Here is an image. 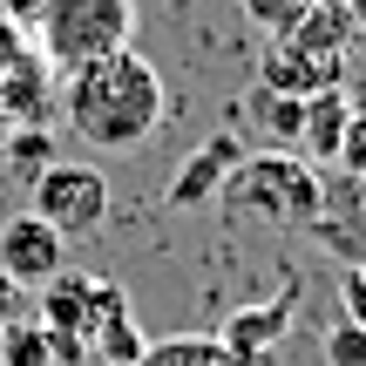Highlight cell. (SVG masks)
I'll use <instances>...</instances> for the list:
<instances>
[{
  "label": "cell",
  "instance_id": "cell-1",
  "mask_svg": "<svg viewBox=\"0 0 366 366\" xmlns=\"http://www.w3.org/2000/svg\"><path fill=\"white\" fill-rule=\"evenodd\" d=\"M54 116L95 157H143L157 143V129L170 122V81H163V68L149 54L122 48L109 61H89L75 75H61Z\"/></svg>",
  "mask_w": 366,
  "mask_h": 366
},
{
  "label": "cell",
  "instance_id": "cell-2",
  "mask_svg": "<svg viewBox=\"0 0 366 366\" xmlns=\"http://www.w3.org/2000/svg\"><path fill=\"white\" fill-rule=\"evenodd\" d=\"M34 326L48 340L54 366H136V353H143V332L129 319L122 285L116 278H89L75 264L54 285H41Z\"/></svg>",
  "mask_w": 366,
  "mask_h": 366
},
{
  "label": "cell",
  "instance_id": "cell-3",
  "mask_svg": "<svg viewBox=\"0 0 366 366\" xmlns=\"http://www.w3.org/2000/svg\"><path fill=\"white\" fill-rule=\"evenodd\" d=\"M353 21H346L340 0H326V7H312L305 21H292L285 34L264 41V61H258V81L278 95H292V102H305V95H326V89H346V75H353Z\"/></svg>",
  "mask_w": 366,
  "mask_h": 366
},
{
  "label": "cell",
  "instance_id": "cell-4",
  "mask_svg": "<svg viewBox=\"0 0 366 366\" xmlns=\"http://www.w3.org/2000/svg\"><path fill=\"white\" fill-rule=\"evenodd\" d=\"M27 48L54 68L75 75L89 61L136 48V0H34L27 14Z\"/></svg>",
  "mask_w": 366,
  "mask_h": 366
},
{
  "label": "cell",
  "instance_id": "cell-5",
  "mask_svg": "<svg viewBox=\"0 0 366 366\" xmlns=\"http://www.w3.org/2000/svg\"><path fill=\"white\" fill-rule=\"evenodd\" d=\"M224 204L258 217V224H272V231L319 224V210H326V177H319L312 163H299L292 149H251V157L237 163Z\"/></svg>",
  "mask_w": 366,
  "mask_h": 366
},
{
  "label": "cell",
  "instance_id": "cell-6",
  "mask_svg": "<svg viewBox=\"0 0 366 366\" xmlns=\"http://www.w3.org/2000/svg\"><path fill=\"white\" fill-rule=\"evenodd\" d=\"M27 204H34V217L48 224V231H61L68 244H75V237H95L109 224L116 190H109V177L95 170V163H48V170L34 177V190H27Z\"/></svg>",
  "mask_w": 366,
  "mask_h": 366
},
{
  "label": "cell",
  "instance_id": "cell-7",
  "mask_svg": "<svg viewBox=\"0 0 366 366\" xmlns=\"http://www.w3.org/2000/svg\"><path fill=\"white\" fill-rule=\"evenodd\" d=\"M61 272H68V237L61 231H48L34 210H21V217L0 224V278H7V285L41 292V285H54Z\"/></svg>",
  "mask_w": 366,
  "mask_h": 366
},
{
  "label": "cell",
  "instance_id": "cell-8",
  "mask_svg": "<svg viewBox=\"0 0 366 366\" xmlns=\"http://www.w3.org/2000/svg\"><path fill=\"white\" fill-rule=\"evenodd\" d=\"M251 149H244V136L237 129H217V136H204V143L190 149V163L170 177V210H204V204H224V190H231V177H237V163H244Z\"/></svg>",
  "mask_w": 366,
  "mask_h": 366
},
{
  "label": "cell",
  "instance_id": "cell-9",
  "mask_svg": "<svg viewBox=\"0 0 366 366\" xmlns=\"http://www.w3.org/2000/svg\"><path fill=\"white\" fill-rule=\"evenodd\" d=\"M299 116H305V102L264 89V81H251V89L237 95V122L231 129L244 136V149H292L299 143Z\"/></svg>",
  "mask_w": 366,
  "mask_h": 366
},
{
  "label": "cell",
  "instance_id": "cell-10",
  "mask_svg": "<svg viewBox=\"0 0 366 366\" xmlns=\"http://www.w3.org/2000/svg\"><path fill=\"white\" fill-rule=\"evenodd\" d=\"M54 95H61V75H54L41 54H27V61H14L7 75H0V129H41V122L54 116Z\"/></svg>",
  "mask_w": 366,
  "mask_h": 366
},
{
  "label": "cell",
  "instance_id": "cell-11",
  "mask_svg": "<svg viewBox=\"0 0 366 366\" xmlns=\"http://www.w3.org/2000/svg\"><path fill=\"white\" fill-rule=\"evenodd\" d=\"M346 109H353V89H326V95H305V116H299V143L292 157L312 163V170H332L346 143Z\"/></svg>",
  "mask_w": 366,
  "mask_h": 366
},
{
  "label": "cell",
  "instance_id": "cell-12",
  "mask_svg": "<svg viewBox=\"0 0 366 366\" xmlns=\"http://www.w3.org/2000/svg\"><path fill=\"white\" fill-rule=\"evenodd\" d=\"M285 332H292V299H272V305H244V312H231L217 340L231 346L237 366H264Z\"/></svg>",
  "mask_w": 366,
  "mask_h": 366
},
{
  "label": "cell",
  "instance_id": "cell-13",
  "mask_svg": "<svg viewBox=\"0 0 366 366\" xmlns=\"http://www.w3.org/2000/svg\"><path fill=\"white\" fill-rule=\"evenodd\" d=\"M136 366H237L231 346L217 332H177V340H157L136 353Z\"/></svg>",
  "mask_w": 366,
  "mask_h": 366
},
{
  "label": "cell",
  "instance_id": "cell-14",
  "mask_svg": "<svg viewBox=\"0 0 366 366\" xmlns=\"http://www.w3.org/2000/svg\"><path fill=\"white\" fill-rule=\"evenodd\" d=\"M346 183H366V89H353V109H346V143H340V163H332Z\"/></svg>",
  "mask_w": 366,
  "mask_h": 366
},
{
  "label": "cell",
  "instance_id": "cell-15",
  "mask_svg": "<svg viewBox=\"0 0 366 366\" xmlns=\"http://www.w3.org/2000/svg\"><path fill=\"white\" fill-rule=\"evenodd\" d=\"M312 7H326V0H237V14H244L258 34H285V27L305 21Z\"/></svg>",
  "mask_w": 366,
  "mask_h": 366
},
{
  "label": "cell",
  "instance_id": "cell-16",
  "mask_svg": "<svg viewBox=\"0 0 366 366\" xmlns=\"http://www.w3.org/2000/svg\"><path fill=\"white\" fill-rule=\"evenodd\" d=\"M0 366H54V353H48V340H41L34 319H21V326L0 332Z\"/></svg>",
  "mask_w": 366,
  "mask_h": 366
},
{
  "label": "cell",
  "instance_id": "cell-17",
  "mask_svg": "<svg viewBox=\"0 0 366 366\" xmlns=\"http://www.w3.org/2000/svg\"><path fill=\"white\" fill-rule=\"evenodd\" d=\"M326 360L332 366H366V326L332 319V326H326Z\"/></svg>",
  "mask_w": 366,
  "mask_h": 366
},
{
  "label": "cell",
  "instance_id": "cell-18",
  "mask_svg": "<svg viewBox=\"0 0 366 366\" xmlns=\"http://www.w3.org/2000/svg\"><path fill=\"white\" fill-rule=\"evenodd\" d=\"M0 157H7L14 170H34V177H41V170L54 163V157H48V129H21V136H7V143H0Z\"/></svg>",
  "mask_w": 366,
  "mask_h": 366
},
{
  "label": "cell",
  "instance_id": "cell-19",
  "mask_svg": "<svg viewBox=\"0 0 366 366\" xmlns=\"http://www.w3.org/2000/svg\"><path fill=\"white\" fill-rule=\"evenodd\" d=\"M27 27H21V14H14V0H0V75H7L14 61H27Z\"/></svg>",
  "mask_w": 366,
  "mask_h": 366
},
{
  "label": "cell",
  "instance_id": "cell-20",
  "mask_svg": "<svg viewBox=\"0 0 366 366\" xmlns=\"http://www.w3.org/2000/svg\"><path fill=\"white\" fill-rule=\"evenodd\" d=\"M340 319L366 326V264H346L340 272Z\"/></svg>",
  "mask_w": 366,
  "mask_h": 366
},
{
  "label": "cell",
  "instance_id": "cell-21",
  "mask_svg": "<svg viewBox=\"0 0 366 366\" xmlns=\"http://www.w3.org/2000/svg\"><path fill=\"white\" fill-rule=\"evenodd\" d=\"M21 285H7V278H0V332H7V326H21Z\"/></svg>",
  "mask_w": 366,
  "mask_h": 366
},
{
  "label": "cell",
  "instance_id": "cell-22",
  "mask_svg": "<svg viewBox=\"0 0 366 366\" xmlns=\"http://www.w3.org/2000/svg\"><path fill=\"white\" fill-rule=\"evenodd\" d=\"M340 7H346V21H353V34L366 41V0H340Z\"/></svg>",
  "mask_w": 366,
  "mask_h": 366
}]
</instances>
